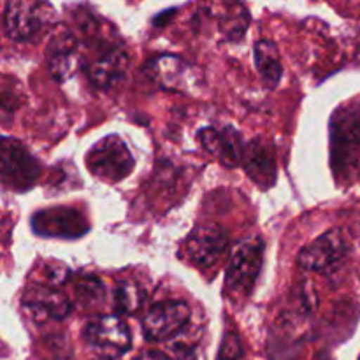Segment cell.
<instances>
[{"label":"cell","instance_id":"obj_1","mask_svg":"<svg viewBox=\"0 0 360 360\" xmlns=\"http://www.w3.org/2000/svg\"><path fill=\"white\" fill-rule=\"evenodd\" d=\"M136 160L120 136H108L95 143L86 153V167L97 178L120 183L132 172Z\"/></svg>","mask_w":360,"mask_h":360},{"label":"cell","instance_id":"obj_2","mask_svg":"<svg viewBox=\"0 0 360 360\" xmlns=\"http://www.w3.org/2000/svg\"><path fill=\"white\" fill-rule=\"evenodd\" d=\"M83 338L90 350L104 360L122 357L132 347L129 326L116 315H102L88 322Z\"/></svg>","mask_w":360,"mask_h":360},{"label":"cell","instance_id":"obj_3","mask_svg":"<svg viewBox=\"0 0 360 360\" xmlns=\"http://www.w3.org/2000/svg\"><path fill=\"white\" fill-rule=\"evenodd\" d=\"M264 262V243L259 238L245 239L229 262L225 290L231 297H246L252 292Z\"/></svg>","mask_w":360,"mask_h":360},{"label":"cell","instance_id":"obj_4","mask_svg":"<svg viewBox=\"0 0 360 360\" xmlns=\"http://www.w3.org/2000/svg\"><path fill=\"white\" fill-rule=\"evenodd\" d=\"M330 151L336 172L347 171L360 153V108L340 109L330 122Z\"/></svg>","mask_w":360,"mask_h":360},{"label":"cell","instance_id":"obj_5","mask_svg":"<svg viewBox=\"0 0 360 360\" xmlns=\"http://www.w3.org/2000/svg\"><path fill=\"white\" fill-rule=\"evenodd\" d=\"M0 158H2V183L6 188L25 192L32 188L41 176L39 162L18 139L4 137Z\"/></svg>","mask_w":360,"mask_h":360},{"label":"cell","instance_id":"obj_6","mask_svg":"<svg viewBox=\"0 0 360 360\" xmlns=\"http://www.w3.org/2000/svg\"><path fill=\"white\" fill-rule=\"evenodd\" d=\"M53 7L42 2H9L4 9V30L14 41H30L51 21Z\"/></svg>","mask_w":360,"mask_h":360},{"label":"cell","instance_id":"obj_7","mask_svg":"<svg viewBox=\"0 0 360 360\" xmlns=\"http://www.w3.org/2000/svg\"><path fill=\"white\" fill-rule=\"evenodd\" d=\"M30 225L37 236L56 239H77L90 231L84 214L67 206L37 211L32 214Z\"/></svg>","mask_w":360,"mask_h":360},{"label":"cell","instance_id":"obj_8","mask_svg":"<svg viewBox=\"0 0 360 360\" xmlns=\"http://www.w3.org/2000/svg\"><path fill=\"white\" fill-rule=\"evenodd\" d=\"M347 252V238L340 229H333V231L316 238L313 243L306 245L299 253L297 262L304 269L323 273V271L336 269L345 260Z\"/></svg>","mask_w":360,"mask_h":360},{"label":"cell","instance_id":"obj_9","mask_svg":"<svg viewBox=\"0 0 360 360\" xmlns=\"http://www.w3.org/2000/svg\"><path fill=\"white\" fill-rule=\"evenodd\" d=\"M229 236L218 225H197L186 238L183 253L197 267H213L227 250Z\"/></svg>","mask_w":360,"mask_h":360},{"label":"cell","instance_id":"obj_10","mask_svg":"<svg viewBox=\"0 0 360 360\" xmlns=\"http://www.w3.org/2000/svg\"><path fill=\"white\" fill-rule=\"evenodd\" d=\"M190 309L181 301H164L151 306L143 319V334L148 341H165L188 323Z\"/></svg>","mask_w":360,"mask_h":360},{"label":"cell","instance_id":"obj_11","mask_svg":"<svg viewBox=\"0 0 360 360\" xmlns=\"http://www.w3.org/2000/svg\"><path fill=\"white\" fill-rule=\"evenodd\" d=\"M21 308L34 322L63 320L72 311V304L67 295L46 285H34L28 288L21 301Z\"/></svg>","mask_w":360,"mask_h":360},{"label":"cell","instance_id":"obj_12","mask_svg":"<svg viewBox=\"0 0 360 360\" xmlns=\"http://www.w3.org/2000/svg\"><path fill=\"white\" fill-rule=\"evenodd\" d=\"M151 79L164 90L188 91L197 84V69L176 55H160L146 67Z\"/></svg>","mask_w":360,"mask_h":360},{"label":"cell","instance_id":"obj_13","mask_svg":"<svg viewBox=\"0 0 360 360\" xmlns=\"http://www.w3.org/2000/svg\"><path fill=\"white\" fill-rule=\"evenodd\" d=\"M199 139L204 150L227 167L232 169L241 164L245 144L241 143L239 132H236L232 127H221V129L207 127L200 130Z\"/></svg>","mask_w":360,"mask_h":360},{"label":"cell","instance_id":"obj_14","mask_svg":"<svg viewBox=\"0 0 360 360\" xmlns=\"http://www.w3.org/2000/svg\"><path fill=\"white\" fill-rule=\"evenodd\" d=\"M49 72L58 83L70 79L83 65L77 41L67 32L55 35L48 46Z\"/></svg>","mask_w":360,"mask_h":360},{"label":"cell","instance_id":"obj_15","mask_svg":"<svg viewBox=\"0 0 360 360\" xmlns=\"http://www.w3.org/2000/svg\"><path fill=\"white\" fill-rule=\"evenodd\" d=\"M241 165L245 167L250 179H253V183H257L260 188H271L276 183L278 172L274 151L266 141L257 139L245 144Z\"/></svg>","mask_w":360,"mask_h":360},{"label":"cell","instance_id":"obj_16","mask_svg":"<svg viewBox=\"0 0 360 360\" xmlns=\"http://www.w3.org/2000/svg\"><path fill=\"white\" fill-rule=\"evenodd\" d=\"M129 69V55L122 48H111L88 65L86 76L98 90H109L123 79Z\"/></svg>","mask_w":360,"mask_h":360},{"label":"cell","instance_id":"obj_17","mask_svg":"<svg viewBox=\"0 0 360 360\" xmlns=\"http://www.w3.org/2000/svg\"><path fill=\"white\" fill-rule=\"evenodd\" d=\"M253 56H255V67L262 77L264 84L269 90H274L280 84L281 76H283V65H281L280 51H278L276 44L273 41H267V39H260L253 48Z\"/></svg>","mask_w":360,"mask_h":360},{"label":"cell","instance_id":"obj_18","mask_svg":"<svg viewBox=\"0 0 360 360\" xmlns=\"http://www.w3.org/2000/svg\"><path fill=\"white\" fill-rule=\"evenodd\" d=\"M115 308L122 315H136L146 301V294L143 288L134 281H122L115 288Z\"/></svg>","mask_w":360,"mask_h":360},{"label":"cell","instance_id":"obj_19","mask_svg":"<svg viewBox=\"0 0 360 360\" xmlns=\"http://www.w3.org/2000/svg\"><path fill=\"white\" fill-rule=\"evenodd\" d=\"M74 295H76L77 304L83 308H95L104 302L105 290L104 285L97 278H81L74 285Z\"/></svg>","mask_w":360,"mask_h":360},{"label":"cell","instance_id":"obj_20","mask_svg":"<svg viewBox=\"0 0 360 360\" xmlns=\"http://www.w3.org/2000/svg\"><path fill=\"white\" fill-rule=\"evenodd\" d=\"M239 355H241V343H239L238 336L236 334H227L224 345H221L218 360H236Z\"/></svg>","mask_w":360,"mask_h":360},{"label":"cell","instance_id":"obj_21","mask_svg":"<svg viewBox=\"0 0 360 360\" xmlns=\"http://www.w3.org/2000/svg\"><path fill=\"white\" fill-rule=\"evenodd\" d=\"M136 360H169L162 352L157 350H146L139 355Z\"/></svg>","mask_w":360,"mask_h":360}]
</instances>
